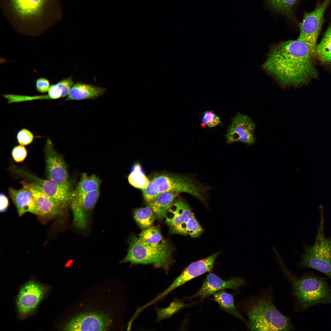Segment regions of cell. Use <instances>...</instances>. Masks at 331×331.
<instances>
[{
	"label": "cell",
	"mask_w": 331,
	"mask_h": 331,
	"mask_svg": "<svg viewBox=\"0 0 331 331\" xmlns=\"http://www.w3.org/2000/svg\"><path fill=\"white\" fill-rule=\"evenodd\" d=\"M312 57L305 43L289 40L272 47L263 67L282 86H297L316 77Z\"/></svg>",
	"instance_id": "cell-1"
},
{
	"label": "cell",
	"mask_w": 331,
	"mask_h": 331,
	"mask_svg": "<svg viewBox=\"0 0 331 331\" xmlns=\"http://www.w3.org/2000/svg\"><path fill=\"white\" fill-rule=\"evenodd\" d=\"M3 13L17 30L36 34L60 19L59 0H0Z\"/></svg>",
	"instance_id": "cell-2"
},
{
	"label": "cell",
	"mask_w": 331,
	"mask_h": 331,
	"mask_svg": "<svg viewBox=\"0 0 331 331\" xmlns=\"http://www.w3.org/2000/svg\"><path fill=\"white\" fill-rule=\"evenodd\" d=\"M251 331H288L294 329L291 319L276 307L270 294L253 297L245 304Z\"/></svg>",
	"instance_id": "cell-3"
},
{
	"label": "cell",
	"mask_w": 331,
	"mask_h": 331,
	"mask_svg": "<svg viewBox=\"0 0 331 331\" xmlns=\"http://www.w3.org/2000/svg\"><path fill=\"white\" fill-rule=\"evenodd\" d=\"M278 264L289 280L292 295L301 307L305 309L318 304H331V289L323 279L311 276L298 277L287 268L283 261Z\"/></svg>",
	"instance_id": "cell-4"
},
{
	"label": "cell",
	"mask_w": 331,
	"mask_h": 331,
	"mask_svg": "<svg viewBox=\"0 0 331 331\" xmlns=\"http://www.w3.org/2000/svg\"><path fill=\"white\" fill-rule=\"evenodd\" d=\"M129 241L127 253L122 263L152 264L157 268L167 270L172 263L170 247H155L141 241L138 237L131 236Z\"/></svg>",
	"instance_id": "cell-5"
},
{
	"label": "cell",
	"mask_w": 331,
	"mask_h": 331,
	"mask_svg": "<svg viewBox=\"0 0 331 331\" xmlns=\"http://www.w3.org/2000/svg\"><path fill=\"white\" fill-rule=\"evenodd\" d=\"M161 193L173 192L190 194L207 204L208 191L211 186L199 182L191 175H183L164 173L158 175L151 180Z\"/></svg>",
	"instance_id": "cell-6"
},
{
	"label": "cell",
	"mask_w": 331,
	"mask_h": 331,
	"mask_svg": "<svg viewBox=\"0 0 331 331\" xmlns=\"http://www.w3.org/2000/svg\"><path fill=\"white\" fill-rule=\"evenodd\" d=\"M323 220L320 224L313 245L304 248L298 265L317 270L331 280V238L325 237Z\"/></svg>",
	"instance_id": "cell-7"
},
{
	"label": "cell",
	"mask_w": 331,
	"mask_h": 331,
	"mask_svg": "<svg viewBox=\"0 0 331 331\" xmlns=\"http://www.w3.org/2000/svg\"><path fill=\"white\" fill-rule=\"evenodd\" d=\"M10 169L24 180L35 184L45 194L65 207L67 208L70 205L73 192L71 181L61 184L51 179H44L14 165H12Z\"/></svg>",
	"instance_id": "cell-8"
},
{
	"label": "cell",
	"mask_w": 331,
	"mask_h": 331,
	"mask_svg": "<svg viewBox=\"0 0 331 331\" xmlns=\"http://www.w3.org/2000/svg\"><path fill=\"white\" fill-rule=\"evenodd\" d=\"M330 0H324L314 10L304 14L300 23V33L297 40L308 47L313 57L316 54L317 40L324 21V14Z\"/></svg>",
	"instance_id": "cell-9"
},
{
	"label": "cell",
	"mask_w": 331,
	"mask_h": 331,
	"mask_svg": "<svg viewBox=\"0 0 331 331\" xmlns=\"http://www.w3.org/2000/svg\"><path fill=\"white\" fill-rule=\"evenodd\" d=\"M49 289L48 286L31 280L19 289L16 299V305L19 316L24 318L36 310Z\"/></svg>",
	"instance_id": "cell-10"
},
{
	"label": "cell",
	"mask_w": 331,
	"mask_h": 331,
	"mask_svg": "<svg viewBox=\"0 0 331 331\" xmlns=\"http://www.w3.org/2000/svg\"><path fill=\"white\" fill-rule=\"evenodd\" d=\"M99 194V190L86 193L73 192L70 205L73 215V223L75 227L82 229L88 226Z\"/></svg>",
	"instance_id": "cell-11"
},
{
	"label": "cell",
	"mask_w": 331,
	"mask_h": 331,
	"mask_svg": "<svg viewBox=\"0 0 331 331\" xmlns=\"http://www.w3.org/2000/svg\"><path fill=\"white\" fill-rule=\"evenodd\" d=\"M194 216L188 204L179 198L169 209L165 218L171 233L186 235L187 225Z\"/></svg>",
	"instance_id": "cell-12"
},
{
	"label": "cell",
	"mask_w": 331,
	"mask_h": 331,
	"mask_svg": "<svg viewBox=\"0 0 331 331\" xmlns=\"http://www.w3.org/2000/svg\"><path fill=\"white\" fill-rule=\"evenodd\" d=\"M47 178L59 183L69 182L66 164L62 155L55 149L52 141L47 138L44 147Z\"/></svg>",
	"instance_id": "cell-13"
},
{
	"label": "cell",
	"mask_w": 331,
	"mask_h": 331,
	"mask_svg": "<svg viewBox=\"0 0 331 331\" xmlns=\"http://www.w3.org/2000/svg\"><path fill=\"white\" fill-rule=\"evenodd\" d=\"M255 125L247 115L238 113L232 119L226 135L227 143L237 142L248 145H253L255 142L254 131Z\"/></svg>",
	"instance_id": "cell-14"
},
{
	"label": "cell",
	"mask_w": 331,
	"mask_h": 331,
	"mask_svg": "<svg viewBox=\"0 0 331 331\" xmlns=\"http://www.w3.org/2000/svg\"><path fill=\"white\" fill-rule=\"evenodd\" d=\"M111 323V319L105 314L84 313L72 318L63 329L67 331H106L109 328Z\"/></svg>",
	"instance_id": "cell-15"
},
{
	"label": "cell",
	"mask_w": 331,
	"mask_h": 331,
	"mask_svg": "<svg viewBox=\"0 0 331 331\" xmlns=\"http://www.w3.org/2000/svg\"><path fill=\"white\" fill-rule=\"evenodd\" d=\"M22 186L31 192L36 204L34 214L45 217H52L63 214L66 208L45 194L35 184L24 180L20 182Z\"/></svg>",
	"instance_id": "cell-16"
},
{
	"label": "cell",
	"mask_w": 331,
	"mask_h": 331,
	"mask_svg": "<svg viewBox=\"0 0 331 331\" xmlns=\"http://www.w3.org/2000/svg\"><path fill=\"white\" fill-rule=\"evenodd\" d=\"M218 254V253H215L206 258L190 264L166 290L155 299L154 301L162 298L190 280L206 272H211L214 261Z\"/></svg>",
	"instance_id": "cell-17"
},
{
	"label": "cell",
	"mask_w": 331,
	"mask_h": 331,
	"mask_svg": "<svg viewBox=\"0 0 331 331\" xmlns=\"http://www.w3.org/2000/svg\"><path fill=\"white\" fill-rule=\"evenodd\" d=\"M211 272L204 279L200 289L190 297L191 299L197 297L204 299L219 291L226 288L236 289L246 283L242 278L234 277L225 280Z\"/></svg>",
	"instance_id": "cell-18"
},
{
	"label": "cell",
	"mask_w": 331,
	"mask_h": 331,
	"mask_svg": "<svg viewBox=\"0 0 331 331\" xmlns=\"http://www.w3.org/2000/svg\"><path fill=\"white\" fill-rule=\"evenodd\" d=\"M8 192L19 216L27 212L34 214L35 203L32 194L28 189L23 186L19 189L10 188Z\"/></svg>",
	"instance_id": "cell-19"
},
{
	"label": "cell",
	"mask_w": 331,
	"mask_h": 331,
	"mask_svg": "<svg viewBox=\"0 0 331 331\" xmlns=\"http://www.w3.org/2000/svg\"><path fill=\"white\" fill-rule=\"evenodd\" d=\"M105 89L81 83L74 84L63 101L70 100L94 99L102 95Z\"/></svg>",
	"instance_id": "cell-20"
},
{
	"label": "cell",
	"mask_w": 331,
	"mask_h": 331,
	"mask_svg": "<svg viewBox=\"0 0 331 331\" xmlns=\"http://www.w3.org/2000/svg\"><path fill=\"white\" fill-rule=\"evenodd\" d=\"M179 194L173 192H161L154 201L148 205L158 218L163 219L165 218L167 211L173 203L175 199Z\"/></svg>",
	"instance_id": "cell-21"
},
{
	"label": "cell",
	"mask_w": 331,
	"mask_h": 331,
	"mask_svg": "<svg viewBox=\"0 0 331 331\" xmlns=\"http://www.w3.org/2000/svg\"><path fill=\"white\" fill-rule=\"evenodd\" d=\"M213 295L214 300L221 308L247 323V321L236 308L232 295L220 290L214 293Z\"/></svg>",
	"instance_id": "cell-22"
},
{
	"label": "cell",
	"mask_w": 331,
	"mask_h": 331,
	"mask_svg": "<svg viewBox=\"0 0 331 331\" xmlns=\"http://www.w3.org/2000/svg\"><path fill=\"white\" fill-rule=\"evenodd\" d=\"M139 238L150 245L155 247H168L169 243L162 237L157 226L150 227L145 229L139 234Z\"/></svg>",
	"instance_id": "cell-23"
},
{
	"label": "cell",
	"mask_w": 331,
	"mask_h": 331,
	"mask_svg": "<svg viewBox=\"0 0 331 331\" xmlns=\"http://www.w3.org/2000/svg\"><path fill=\"white\" fill-rule=\"evenodd\" d=\"M74 84L71 78L62 79L51 85L48 94L40 95V99L56 100L67 96Z\"/></svg>",
	"instance_id": "cell-24"
},
{
	"label": "cell",
	"mask_w": 331,
	"mask_h": 331,
	"mask_svg": "<svg viewBox=\"0 0 331 331\" xmlns=\"http://www.w3.org/2000/svg\"><path fill=\"white\" fill-rule=\"evenodd\" d=\"M316 54L322 62L331 65V23L317 45Z\"/></svg>",
	"instance_id": "cell-25"
},
{
	"label": "cell",
	"mask_w": 331,
	"mask_h": 331,
	"mask_svg": "<svg viewBox=\"0 0 331 331\" xmlns=\"http://www.w3.org/2000/svg\"><path fill=\"white\" fill-rule=\"evenodd\" d=\"M156 216L148 205L146 207L137 209L134 213V217L139 225L143 229L151 227Z\"/></svg>",
	"instance_id": "cell-26"
},
{
	"label": "cell",
	"mask_w": 331,
	"mask_h": 331,
	"mask_svg": "<svg viewBox=\"0 0 331 331\" xmlns=\"http://www.w3.org/2000/svg\"><path fill=\"white\" fill-rule=\"evenodd\" d=\"M101 183L100 179L95 175L88 176L83 173L75 192L86 193L99 190Z\"/></svg>",
	"instance_id": "cell-27"
},
{
	"label": "cell",
	"mask_w": 331,
	"mask_h": 331,
	"mask_svg": "<svg viewBox=\"0 0 331 331\" xmlns=\"http://www.w3.org/2000/svg\"><path fill=\"white\" fill-rule=\"evenodd\" d=\"M297 0H268L271 8L288 18L293 17V9Z\"/></svg>",
	"instance_id": "cell-28"
},
{
	"label": "cell",
	"mask_w": 331,
	"mask_h": 331,
	"mask_svg": "<svg viewBox=\"0 0 331 331\" xmlns=\"http://www.w3.org/2000/svg\"><path fill=\"white\" fill-rule=\"evenodd\" d=\"M128 179L131 185L141 189L144 188L150 181L143 173L140 165L138 164L133 166Z\"/></svg>",
	"instance_id": "cell-29"
},
{
	"label": "cell",
	"mask_w": 331,
	"mask_h": 331,
	"mask_svg": "<svg viewBox=\"0 0 331 331\" xmlns=\"http://www.w3.org/2000/svg\"><path fill=\"white\" fill-rule=\"evenodd\" d=\"M185 306L181 302H173L169 306L160 309L157 311V319L161 320L169 317Z\"/></svg>",
	"instance_id": "cell-30"
},
{
	"label": "cell",
	"mask_w": 331,
	"mask_h": 331,
	"mask_svg": "<svg viewBox=\"0 0 331 331\" xmlns=\"http://www.w3.org/2000/svg\"><path fill=\"white\" fill-rule=\"evenodd\" d=\"M142 190L144 200L148 204L154 201L161 193L152 180Z\"/></svg>",
	"instance_id": "cell-31"
},
{
	"label": "cell",
	"mask_w": 331,
	"mask_h": 331,
	"mask_svg": "<svg viewBox=\"0 0 331 331\" xmlns=\"http://www.w3.org/2000/svg\"><path fill=\"white\" fill-rule=\"evenodd\" d=\"M221 123L219 117L212 111H207L204 114L201 125L204 127L207 125L209 127H212Z\"/></svg>",
	"instance_id": "cell-32"
},
{
	"label": "cell",
	"mask_w": 331,
	"mask_h": 331,
	"mask_svg": "<svg viewBox=\"0 0 331 331\" xmlns=\"http://www.w3.org/2000/svg\"><path fill=\"white\" fill-rule=\"evenodd\" d=\"M17 141L20 145L24 146L31 143L34 140V135L33 133L27 128H23L17 133Z\"/></svg>",
	"instance_id": "cell-33"
},
{
	"label": "cell",
	"mask_w": 331,
	"mask_h": 331,
	"mask_svg": "<svg viewBox=\"0 0 331 331\" xmlns=\"http://www.w3.org/2000/svg\"><path fill=\"white\" fill-rule=\"evenodd\" d=\"M28 152L24 146L19 145L14 146L11 151L14 161L16 162H23L27 156Z\"/></svg>",
	"instance_id": "cell-34"
},
{
	"label": "cell",
	"mask_w": 331,
	"mask_h": 331,
	"mask_svg": "<svg viewBox=\"0 0 331 331\" xmlns=\"http://www.w3.org/2000/svg\"><path fill=\"white\" fill-rule=\"evenodd\" d=\"M36 86L37 91L41 93L48 92L51 86L49 81L43 77L38 78L36 80Z\"/></svg>",
	"instance_id": "cell-35"
},
{
	"label": "cell",
	"mask_w": 331,
	"mask_h": 331,
	"mask_svg": "<svg viewBox=\"0 0 331 331\" xmlns=\"http://www.w3.org/2000/svg\"><path fill=\"white\" fill-rule=\"evenodd\" d=\"M0 211L1 212H4L6 211L9 206V200L7 196L3 193L0 194Z\"/></svg>",
	"instance_id": "cell-36"
}]
</instances>
